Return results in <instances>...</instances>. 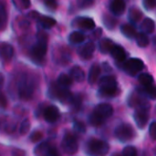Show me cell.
<instances>
[{
    "mask_svg": "<svg viewBox=\"0 0 156 156\" xmlns=\"http://www.w3.org/2000/svg\"><path fill=\"white\" fill-rule=\"evenodd\" d=\"M17 95L23 101H28L33 97L37 87L36 79L30 74H22L17 81Z\"/></svg>",
    "mask_w": 156,
    "mask_h": 156,
    "instance_id": "1",
    "label": "cell"
},
{
    "mask_svg": "<svg viewBox=\"0 0 156 156\" xmlns=\"http://www.w3.org/2000/svg\"><path fill=\"white\" fill-rule=\"evenodd\" d=\"M48 51V35L44 31H39L37 37V43L30 50L31 58L37 64H43Z\"/></svg>",
    "mask_w": 156,
    "mask_h": 156,
    "instance_id": "2",
    "label": "cell"
},
{
    "mask_svg": "<svg viewBox=\"0 0 156 156\" xmlns=\"http://www.w3.org/2000/svg\"><path fill=\"white\" fill-rule=\"evenodd\" d=\"M110 151L107 142L100 139H90L86 144V153L90 156H106Z\"/></svg>",
    "mask_w": 156,
    "mask_h": 156,
    "instance_id": "3",
    "label": "cell"
},
{
    "mask_svg": "<svg viewBox=\"0 0 156 156\" xmlns=\"http://www.w3.org/2000/svg\"><path fill=\"white\" fill-rule=\"evenodd\" d=\"M121 65H122L121 67L123 69V71L130 76L137 75L144 68V61L138 58H131L129 59H126Z\"/></svg>",
    "mask_w": 156,
    "mask_h": 156,
    "instance_id": "4",
    "label": "cell"
},
{
    "mask_svg": "<svg viewBox=\"0 0 156 156\" xmlns=\"http://www.w3.org/2000/svg\"><path fill=\"white\" fill-rule=\"evenodd\" d=\"M48 94L51 98L56 99L63 103L68 102L69 103L71 98H72V93L69 90V89L60 87L59 85L56 84H52L49 88L48 90Z\"/></svg>",
    "mask_w": 156,
    "mask_h": 156,
    "instance_id": "5",
    "label": "cell"
},
{
    "mask_svg": "<svg viewBox=\"0 0 156 156\" xmlns=\"http://www.w3.org/2000/svg\"><path fill=\"white\" fill-rule=\"evenodd\" d=\"M114 134L117 137V139L122 143H126L128 141H131L134 135V130L133 126L129 123H122L114 131Z\"/></svg>",
    "mask_w": 156,
    "mask_h": 156,
    "instance_id": "6",
    "label": "cell"
},
{
    "mask_svg": "<svg viewBox=\"0 0 156 156\" xmlns=\"http://www.w3.org/2000/svg\"><path fill=\"white\" fill-rule=\"evenodd\" d=\"M61 149L69 155L75 154L79 150V144L75 136L69 133H67L61 141Z\"/></svg>",
    "mask_w": 156,
    "mask_h": 156,
    "instance_id": "7",
    "label": "cell"
},
{
    "mask_svg": "<svg viewBox=\"0 0 156 156\" xmlns=\"http://www.w3.org/2000/svg\"><path fill=\"white\" fill-rule=\"evenodd\" d=\"M127 103L131 108L140 109V108H150V104L148 103L145 97H144L137 90L132 92L127 99Z\"/></svg>",
    "mask_w": 156,
    "mask_h": 156,
    "instance_id": "8",
    "label": "cell"
},
{
    "mask_svg": "<svg viewBox=\"0 0 156 156\" xmlns=\"http://www.w3.org/2000/svg\"><path fill=\"white\" fill-rule=\"evenodd\" d=\"M92 114H94L99 120L104 122L113 114V108L109 103H101L94 109Z\"/></svg>",
    "mask_w": 156,
    "mask_h": 156,
    "instance_id": "9",
    "label": "cell"
},
{
    "mask_svg": "<svg viewBox=\"0 0 156 156\" xmlns=\"http://www.w3.org/2000/svg\"><path fill=\"white\" fill-rule=\"evenodd\" d=\"M149 113H150V108L136 109V111L133 113V120L138 128L144 129L146 126L149 120Z\"/></svg>",
    "mask_w": 156,
    "mask_h": 156,
    "instance_id": "10",
    "label": "cell"
},
{
    "mask_svg": "<svg viewBox=\"0 0 156 156\" xmlns=\"http://www.w3.org/2000/svg\"><path fill=\"white\" fill-rule=\"evenodd\" d=\"M72 27L80 28L81 30H93L95 28V22L90 17L79 16L73 20Z\"/></svg>",
    "mask_w": 156,
    "mask_h": 156,
    "instance_id": "11",
    "label": "cell"
},
{
    "mask_svg": "<svg viewBox=\"0 0 156 156\" xmlns=\"http://www.w3.org/2000/svg\"><path fill=\"white\" fill-rule=\"evenodd\" d=\"M43 116H44V119L46 122H48L49 123H54L59 119L60 112H59V110L58 107H56L54 105H49L45 108Z\"/></svg>",
    "mask_w": 156,
    "mask_h": 156,
    "instance_id": "12",
    "label": "cell"
},
{
    "mask_svg": "<svg viewBox=\"0 0 156 156\" xmlns=\"http://www.w3.org/2000/svg\"><path fill=\"white\" fill-rule=\"evenodd\" d=\"M94 51H95V44L92 41H89L83 44L78 49V53L80 57L83 59H90V58H92Z\"/></svg>",
    "mask_w": 156,
    "mask_h": 156,
    "instance_id": "13",
    "label": "cell"
},
{
    "mask_svg": "<svg viewBox=\"0 0 156 156\" xmlns=\"http://www.w3.org/2000/svg\"><path fill=\"white\" fill-rule=\"evenodd\" d=\"M110 54L120 64H122V62H124L126 60V58H127L125 49L122 46H119V45H116V44L111 49Z\"/></svg>",
    "mask_w": 156,
    "mask_h": 156,
    "instance_id": "14",
    "label": "cell"
},
{
    "mask_svg": "<svg viewBox=\"0 0 156 156\" xmlns=\"http://www.w3.org/2000/svg\"><path fill=\"white\" fill-rule=\"evenodd\" d=\"M55 147L48 142L39 143L34 149V154L36 156H48Z\"/></svg>",
    "mask_w": 156,
    "mask_h": 156,
    "instance_id": "15",
    "label": "cell"
},
{
    "mask_svg": "<svg viewBox=\"0 0 156 156\" xmlns=\"http://www.w3.org/2000/svg\"><path fill=\"white\" fill-rule=\"evenodd\" d=\"M14 56V48L12 45L0 42V58L4 61H9Z\"/></svg>",
    "mask_w": 156,
    "mask_h": 156,
    "instance_id": "16",
    "label": "cell"
},
{
    "mask_svg": "<svg viewBox=\"0 0 156 156\" xmlns=\"http://www.w3.org/2000/svg\"><path fill=\"white\" fill-rule=\"evenodd\" d=\"M110 10L114 16H122L126 10V4L122 0H114L110 4Z\"/></svg>",
    "mask_w": 156,
    "mask_h": 156,
    "instance_id": "17",
    "label": "cell"
},
{
    "mask_svg": "<svg viewBox=\"0 0 156 156\" xmlns=\"http://www.w3.org/2000/svg\"><path fill=\"white\" fill-rule=\"evenodd\" d=\"M136 90L138 92H140L145 98H149L151 100H155L156 90L155 87H154V84L151 85V86H141V87H138L136 89Z\"/></svg>",
    "mask_w": 156,
    "mask_h": 156,
    "instance_id": "18",
    "label": "cell"
},
{
    "mask_svg": "<svg viewBox=\"0 0 156 156\" xmlns=\"http://www.w3.org/2000/svg\"><path fill=\"white\" fill-rule=\"evenodd\" d=\"M72 80H76L77 82H82L85 79V72L80 66H74L69 70V75Z\"/></svg>",
    "mask_w": 156,
    "mask_h": 156,
    "instance_id": "19",
    "label": "cell"
},
{
    "mask_svg": "<svg viewBox=\"0 0 156 156\" xmlns=\"http://www.w3.org/2000/svg\"><path fill=\"white\" fill-rule=\"evenodd\" d=\"M101 67L98 64H93L91 68L90 69L89 71V76H88V80L90 84H95L98 81L99 76L101 74Z\"/></svg>",
    "mask_w": 156,
    "mask_h": 156,
    "instance_id": "20",
    "label": "cell"
},
{
    "mask_svg": "<svg viewBox=\"0 0 156 156\" xmlns=\"http://www.w3.org/2000/svg\"><path fill=\"white\" fill-rule=\"evenodd\" d=\"M99 86L100 88L103 87H118V82L117 80L114 76L112 75H107L102 77L99 80Z\"/></svg>",
    "mask_w": 156,
    "mask_h": 156,
    "instance_id": "21",
    "label": "cell"
},
{
    "mask_svg": "<svg viewBox=\"0 0 156 156\" xmlns=\"http://www.w3.org/2000/svg\"><path fill=\"white\" fill-rule=\"evenodd\" d=\"M119 92L118 87H103L100 88L99 95L102 98H112L115 97Z\"/></svg>",
    "mask_w": 156,
    "mask_h": 156,
    "instance_id": "22",
    "label": "cell"
},
{
    "mask_svg": "<svg viewBox=\"0 0 156 156\" xmlns=\"http://www.w3.org/2000/svg\"><path fill=\"white\" fill-rule=\"evenodd\" d=\"M141 28L144 31L143 33L144 34H151L154 31L155 29V24L154 21L152 18L146 17L143 20L142 24H141Z\"/></svg>",
    "mask_w": 156,
    "mask_h": 156,
    "instance_id": "23",
    "label": "cell"
},
{
    "mask_svg": "<svg viewBox=\"0 0 156 156\" xmlns=\"http://www.w3.org/2000/svg\"><path fill=\"white\" fill-rule=\"evenodd\" d=\"M37 21H38L39 25L45 29L51 28L56 25V20L54 18H52L50 16H41L40 15Z\"/></svg>",
    "mask_w": 156,
    "mask_h": 156,
    "instance_id": "24",
    "label": "cell"
},
{
    "mask_svg": "<svg viewBox=\"0 0 156 156\" xmlns=\"http://www.w3.org/2000/svg\"><path fill=\"white\" fill-rule=\"evenodd\" d=\"M69 42L72 45L75 44H80L85 40V36L80 31H73L69 35Z\"/></svg>",
    "mask_w": 156,
    "mask_h": 156,
    "instance_id": "25",
    "label": "cell"
},
{
    "mask_svg": "<svg viewBox=\"0 0 156 156\" xmlns=\"http://www.w3.org/2000/svg\"><path fill=\"white\" fill-rule=\"evenodd\" d=\"M114 45L115 44L112 40L109 38H103L99 42V49L101 53L107 54V53H110L111 49L112 48Z\"/></svg>",
    "mask_w": 156,
    "mask_h": 156,
    "instance_id": "26",
    "label": "cell"
},
{
    "mask_svg": "<svg viewBox=\"0 0 156 156\" xmlns=\"http://www.w3.org/2000/svg\"><path fill=\"white\" fill-rule=\"evenodd\" d=\"M143 17V13L142 11L136 7V6H133L130 8L129 10V19L132 23H138Z\"/></svg>",
    "mask_w": 156,
    "mask_h": 156,
    "instance_id": "27",
    "label": "cell"
},
{
    "mask_svg": "<svg viewBox=\"0 0 156 156\" xmlns=\"http://www.w3.org/2000/svg\"><path fill=\"white\" fill-rule=\"evenodd\" d=\"M121 31L122 33L128 38H135V36L137 34V31L135 27L132 25L129 24H124L121 27Z\"/></svg>",
    "mask_w": 156,
    "mask_h": 156,
    "instance_id": "28",
    "label": "cell"
},
{
    "mask_svg": "<svg viewBox=\"0 0 156 156\" xmlns=\"http://www.w3.org/2000/svg\"><path fill=\"white\" fill-rule=\"evenodd\" d=\"M0 130L5 133H13L16 130V124L11 120L0 119Z\"/></svg>",
    "mask_w": 156,
    "mask_h": 156,
    "instance_id": "29",
    "label": "cell"
},
{
    "mask_svg": "<svg viewBox=\"0 0 156 156\" xmlns=\"http://www.w3.org/2000/svg\"><path fill=\"white\" fill-rule=\"evenodd\" d=\"M7 24V12L5 3L0 2V31L4 30Z\"/></svg>",
    "mask_w": 156,
    "mask_h": 156,
    "instance_id": "30",
    "label": "cell"
},
{
    "mask_svg": "<svg viewBox=\"0 0 156 156\" xmlns=\"http://www.w3.org/2000/svg\"><path fill=\"white\" fill-rule=\"evenodd\" d=\"M138 80L142 86H151L154 84V77L148 73H141L138 76Z\"/></svg>",
    "mask_w": 156,
    "mask_h": 156,
    "instance_id": "31",
    "label": "cell"
},
{
    "mask_svg": "<svg viewBox=\"0 0 156 156\" xmlns=\"http://www.w3.org/2000/svg\"><path fill=\"white\" fill-rule=\"evenodd\" d=\"M73 83V80H71V78L68 75V74H60L58 78V85H59L60 87L66 88L68 89L69 86H71Z\"/></svg>",
    "mask_w": 156,
    "mask_h": 156,
    "instance_id": "32",
    "label": "cell"
},
{
    "mask_svg": "<svg viewBox=\"0 0 156 156\" xmlns=\"http://www.w3.org/2000/svg\"><path fill=\"white\" fill-rule=\"evenodd\" d=\"M135 40H136L137 45L140 48H146L149 45V42H150L149 37H147V35L143 33V32H139V33L136 34Z\"/></svg>",
    "mask_w": 156,
    "mask_h": 156,
    "instance_id": "33",
    "label": "cell"
},
{
    "mask_svg": "<svg viewBox=\"0 0 156 156\" xmlns=\"http://www.w3.org/2000/svg\"><path fill=\"white\" fill-rule=\"evenodd\" d=\"M102 22L103 25L108 28V29H113L117 24V19L114 18L112 16L110 15H103L102 16Z\"/></svg>",
    "mask_w": 156,
    "mask_h": 156,
    "instance_id": "34",
    "label": "cell"
},
{
    "mask_svg": "<svg viewBox=\"0 0 156 156\" xmlns=\"http://www.w3.org/2000/svg\"><path fill=\"white\" fill-rule=\"evenodd\" d=\"M81 101H82V99H81L80 96H79V95L72 96V98H71V100L69 101V104H70V106H71L72 109H74V110L77 111V110H79L80 108Z\"/></svg>",
    "mask_w": 156,
    "mask_h": 156,
    "instance_id": "35",
    "label": "cell"
},
{
    "mask_svg": "<svg viewBox=\"0 0 156 156\" xmlns=\"http://www.w3.org/2000/svg\"><path fill=\"white\" fill-rule=\"evenodd\" d=\"M138 155V152L137 149L134 146L129 145L124 147V149L122 150V156H137Z\"/></svg>",
    "mask_w": 156,
    "mask_h": 156,
    "instance_id": "36",
    "label": "cell"
},
{
    "mask_svg": "<svg viewBox=\"0 0 156 156\" xmlns=\"http://www.w3.org/2000/svg\"><path fill=\"white\" fill-rule=\"evenodd\" d=\"M30 130V121L28 119H25L21 124H20V127H19V133L20 134L24 135V134H27Z\"/></svg>",
    "mask_w": 156,
    "mask_h": 156,
    "instance_id": "37",
    "label": "cell"
},
{
    "mask_svg": "<svg viewBox=\"0 0 156 156\" xmlns=\"http://www.w3.org/2000/svg\"><path fill=\"white\" fill-rule=\"evenodd\" d=\"M13 4L16 5V7L19 10H24L27 9L30 6L31 3L30 1L27 0H17V1H13Z\"/></svg>",
    "mask_w": 156,
    "mask_h": 156,
    "instance_id": "38",
    "label": "cell"
},
{
    "mask_svg": "<svg viewBox=\"0 0 156 156\" xmlns=\"http://www.w3.org/2000/svg\"><path fill=\"white\" fill-rule=\"evenodd\" d=\"M32 143H38L43 139V133L40 131H34L29 137Z\"/></svg>",
    "mask_w": 156,
    "mask_h": 156,
    "instance_id": "39",
    "label": "cell"
},
{
    "mask_svg": "<svg viewBox=\"0 0 156 156\" xmlns=\"http://www.w3.org/2000/svg\"><path fill=\"white\" fill-rule=\"evenodd\" d=\"M74 130L78 133H84L86 132V126L83 122H74Z\"/></svg>",
    "mask_w": 156,
    "mask_h": 156,
    "instance_id": "40",
    "label": "cell"
},
{
    "mask_svg": "<svg viewBox=\"0 0 156 156\" xmlns=\"http://www.w3.org/2000/svg\"><path fill=\"white\" fill-rule=\"evenodd\" d=\"M44 5L50 11H54L58 7V3L54 0H46V1H44Z\"/></svg>",
    "mask_w": 156,
    "mask_h": 156,
    "instance_id": "41",
    "label": "cell"
},
{
    "mask_svg": "<svg viewBox=\"0 0 156 156\" xmlns=\"http://www.w3.org/2000/svg\"><path fill=\"white\" fill-rule=\"evenodd\" d=\"M143 5L146 10H153L155 7V2L154 0H144Z\"/></svg>",
    "mask_w": 156,
    "mask_h": 156,
    "instance_id": "42",
    "label": "cell"
},
{
    "mask_svg": "<svg viewBox=\"0 0 156 156\" xmlns=\"http://www.w3.org/2000/svg\"><path fill=\"white\" fill-rule=\"evenodd\" d=\"M101 35H102V29H101V27H99V28L93 29V31H92V33L90 34V38H91V39L95 40V39L100 38Z\"/></svg>",
    "mask_w": 156,
    "mask_h": 156,
    "instance_id": "43",
    "label": "cell"
},
{
    "mask_svg": "<svg viewBox=\"0 0 156 156\" xmlns=\"http://www.w3.org/2000/svg\"><path fill=\"white\" fill-rule=\"evenodd\" d=\"M94 4V2L92 0H80L78 2V5L80 8H87L90 7V5H92Z\"/></svg>",
    "mask_w": 156,
    "mask_h": 156,
    "instance_id": "44",
    "label": "cell"
},
{
    "mask_svg": "<svg viewBox=\"0 0 156 156\" xmlns=\"http://www.w3.org/2000/svg\"><path fill=\"white\" fill-rule=\"evenodd\" d=\"M149 134L153 140L156 139V122H153L149 126Z\"/></svg>",
    "mask_w": 156,
    "mask_h": 156,
    "instance_id": "45",
    "label": "cell"
},
{
    "mask_svg": "<svg viewBox=\"0 0 156 156\" xmlns=\"http://www.w3.org/2000/svg\"><path fill=\"white\" fill-rule=\"evenodd\" d=\"M7 106V99L3 92L0 91V110L5 109Z\"/></svg>",
    "mask_w": 156,
    "mask_h": 156,
    "instance_id": "46",
    "label": "cell"
},
{
    "mask_svg": "<svg viewBox=\"0 0 156 156\" xmlns=\"http://www.w3.org/2000/svg\"><path fill=\"white\" fill-rule=\"evenodd\" d=\"M12 156H26V153L20 149H14L12 151Z\"/></svg>",
    "mask_w": 156,
    "mask_h": 156,
    "instance_id": "47",
    "label": "cell"
},
{
    "mask_svg": "<svg viewBox=\"0 0 156 156\" xmlns=\"http://www.w3.org/2000/svg\"><path fill=\"white\" fill-rule=\"evenodd\" d=\"M29 15V16L31 17V18H33V19H38V17L40 16V14H38L37 12H36V11H33V12H31V13H29L28 14Z\"/></svg>",
    "mask_w": 156,
    "mask_h": 156,
    "instance_id": "48",
    "label": "cell"
},
{
    "mask_svg": "<svg viewBox=\"0 0 156 156\" xmlns=\"http://www.w3.org/2000/svg\"><path fill=\"white\" fill-rule=\"evenodd\" d=\"M102 65H103V69L105 71H108V72H111L112 71V68L110 67V65L108 63H103Z\"/></svg>",
    "mask_w": 156,
    "mask_h": 156,
    "instance_id": "49",
    "label": "cell"
},
{
    "mask_svg": "<svg viewBox=\"0 0 156 156\" xmlns=\"http://www.w3.org/2000/svg\"><path fill=\"white\" fill-rule=\"evenodd\" d=\"M48 156H60L59 155V153H58V151L56 149V148H54L53 150H52V152L48 154Z\"/></svg>",
    "mask_w": 156,
    "mask_h": 156,
    "instance_id": "50",
    "label": "cell"
},
{
    "mask_svg": "<svg viewBox=\"0 0 156 156\" xmlns=\"http://www.w3.org/2000/svg\"><path fill=\"white\" fill-rule=\"evenodd\" d=\"M4 80H5V78L3 76L2 73H0V89L2 88V86L4 85Z\"/></svg>",
    "mask_w": 156,
    "mask_h": 156,
    "instance_id": "51",
    "label": "cell"
},
{
    "mask_svg": "<svg viewBox=\"0 0 156 156\" xmlns=\"http://www.w3.org/2000/svg\"><path fill=\"white\" fill-rule=\"evenodd\" d=\"M111 156H122V154L120 153H114V154H112Z\"/></svg>",
    "mask_w": 156,
    "mask_h": 156,
    "instance_id": "52",
    "label": "cell"
}]
</instances>
